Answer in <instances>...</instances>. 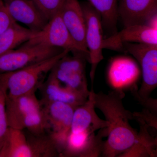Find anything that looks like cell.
Masks as SVG:
<instances>
[{
  "label": "cell",
  "mask_w": 157,
  "mask_h": 157,
  "mask_svg": "<svg viewBox=\"0 0 157 157\" xmlns=\"http://www.w3.org/2000/svg\"><path fill=\"white\" fill-rule=\"evenodd\" d=\"M91 90L95 107L101 110L109 124L101 156L122 157L139 139V133L129 122L135 119L134 113L126 109L123 104L124 92L112 90L107 94L95 93L93 88Z\"/></svg>",
  "instance_id": "cell-1"
},
{
  "label": "cell",
  "mask_w": 157,
  "mask_h": 157,
  "mask_svg": "<svg viewBox=\"0 0 157 157\" xmlns=\"http://www.w3.org/2000/svg\"><path fill=\"white\" fill-rule=\"evenodd\" d=\"M131 54L141 68L142 82L137 90L133 92L137 101L149 111H157L156 100L150 98L157 86V45L127 42L123 44L121 51Z\"/></svg>",
  "instance_id": "cell-2"
},
{
  "label": "cell",
  "mask_w": 157,
  "mask_h": 157,
  "mask_svg": "<svg viewBox=\"0 0 157 157\" xmlns=\"http://www.w3.org/2000/svg\"><path fill=\"white\" fill-rule=\"evenodd\" d=\"M70 52L64 50L36 63L12 72L0 73V80L6 86L7 96L15 97L36 92L41 85L39 82L42 75L50 72L59 60Z\"/></svg>",
  "instance_id": "cell-3"
},
{
  "label": "cell",
  "mask_w": 157,
  "mask_h": 157,
  "mask_svg": "<svg viewBox=\"0 0 157 157\" xmlns=\"http://www.w3.org/2000/svg\"><path fill=\"white\" fill-rule=\"evenodd\" d=\"M63 51L42 44L25 42L18 49L0 56V73L19 70L50 58Z\"/></svg>",
  "instance_id": "cell-4"
},
{
  "label": "cell",
  "mask_w": 157,
  "mask_h": 157,
  "mask_svg": "<svg viewBox=\"0 0 157 157\" xmlns=\"http://www.w3.org/2000/svg\"><path fill=\"white\" fill-rule=\"evenodd\" d=\"M26 42L69 50L73 54L84 56L90 62L88 57L78 48L70 36L60 12L49 19L42 29L36 32L33 36Z\"/></svg>",
  "instance_id": "cell-5"
},
{
  "label": "cell",
  "mask_w": 157,
  "mask_h": 157,
  "mask_svg": "<svg viewBox=\"0 0 157 157\" xmlns=\"http://www.w3.org/2000/svg\"><path fill=\"white\" fill-rule=\"evenodd\" d=\"M41 105L48 124V134L56 144L60 157L76 107L61 102H48Z\"/></svg>",
  "instance_id": "cell-6"
},
{
  "label": "cell",
  "mask_w": 157,
  "mask_h": 157,
  "mask_svg": "<svg viewBox=\"0 0 157 157\" xmlns=\"http://www.w3.org/2000/svg\"><path fill=\"white\" fill-rule=\"evenodd\" d=\"M86 23V43L91 64L90 77L93 86L96 69L98 64L104 59L101 43L103 31L101 15L90 4L81 5Z\"/></svg>",
  "instance_id": "cell-7"
},
{
  "label": "cell",
  "mask_w": 157,
  "mask_h": 157,
  "mask_svg": "<svg viewBox=\"0 0 157 157\" xmlns=\"http://www.w3.org/2000/svg\"><path fill=\"white\" fill-rule=\"evenodd\" d=\"M98 135L88 132L68 134L60 157L101 156L103 137L107 136L106 128L100 130Z\"/></svg>",
  "instance_id": "cell-8"
},
{
  "label": "cell",
  "mask_w": 157,
  "mask_h": 157,
  "mask_svg": "<svg viewBox=\"0 0 157 157\" xmlns=\"http://www.w3.org/2000/svg\"><path fill=\"white\" fill-rule=\"evenodd\" d=\"M140 74V68L133 59L118 57L110 63L107 71V81L113 90L124 92L137 90V82Z\"/></svg>",
  "instance_id": "cell-9"
},
{
  "label": "cell",
  "mask_w": 157,
  "mask_h": 157,
  "mask_svg": "<svg viewBox=\"0 0 157 157\" xmlns=\"http://www.w3.org/2000/svg\"><path fill=\"white\" fill-rule=\"evenodd\" d=\"M127 42L157 45V29L146 24L125 27L119 33L103 39L101 48L121 51L123 44Z\"/></svg>",
  "instance_id": "cell-10"
},
{
  "label": "cell",
  "mask_w": 157,
  "mask_h": 157,
  "mask_svg": "<svg viewBox=\"0 0 157 157\" xmlns=\"http://www.w3.org/2000/svg\"><path fill=\"white\" fill-rule=\"evenodd\" d=\"M59 12L70 36L90 59L86 43V23L81 5L78 0H66Z\"/></svg>",
  "instance_id": "cell-11"
},
{
  "label": "cell",
  "mask_w": 157,
  "mask_h": 157,
  "mask_svg": "<svg viewBox=\"0 0 157 157\" xmlns=\"http://www.w3.org/2000/svg\"><path fill=\"white\" fill-rule=\"evenodd\" d=\"M157 14V0H119L118 14L124 26L147 25Z\"/></svg>",
  "instance_id": "cell-12"
},
{
  "label": "cell",
  "mask_w": 157,
  "mask_h": 157,
  "mask_svg": "<svg viewBox=\"0 0 157 157\" xmlns=\"http://www.w3.org/2000/svg\"><path fill=\"white\" fill-rule=\"evenodd\" d=\"M2 1L11 18L32 30H40L48 22L32 0Z\"/></svg>",
  "instance_id": "cell-13"
},
{
  "label": "cell",
  "mask_w": 157,
  "mask_h": 157,
  "mask_svg": "<svg viewBox=\"0 0 157 157\" xmlns=\"http://www.w3.org/2000/svg\"><path fill=\"white\" fill-rule=\"evenodd\" d=\"M35 92L15 97L7 96L6 114L9 128L23 130V122L25 117L42 107Z\"/></svg>",
  "instance_id": "cell-14"
},
{
  "label": "cell",
  "mask_w": 157,
  "mask_h": 157,
  "mask_svg": "<svg viewBox=\"0 0 157 157\" xmlns=\"http://www.w3.org/2000/svg\"><path fill=\"white\" fill-rule=\"evenodd\" d=\"M41 104L61 102L77 107L84 104L88 98L64 86L51 73L47 80L40 85Z\"/></svg>",
  "instance_id": "cell-15"
},
{
  "label": "cell",
  "mask_w": 157,
  "mask_h": 157,
  "mask_svg": "<svg viewBox=\"0 0 157 157\" xmlns=\"http://www.w3.org/2000/svg\"><path fill=\"white\" fill-rule=\"evenodd\" d=\"M95 109L91 90L87 101L76 107L74 110L70 132L94 133L98 130L107 128L109 125L108 122L98 117Z\"/></svg>",
  "instance_id": "cell-16"
},
{
  "label": "cell",
  "mask_w": 157,
  "mask_h": 157,
  "mask_svg": "<svg viewBox=\"0 0 157 157\" xmlns=\"http://www.w3.org/2000/svg\"><path fill=\"white\" fill-rule=\"evenodd\" d=\"M0 157H33L27 137L22 130L9 128Z\"/></svg>",
  "instance_id": "cell-17"
},
{
  "label": "cell",
  "mask_w": 157,
  "mask_h": 157,
  "mask_svg": "<svg viewBox=\"0 0 157 157\" xmlns=\"http://www.w3.org/2000/svg\"><path fill=\"white\" fill-rule=\"evenodd\" d=\"M36 32L14 23L0 34V56L27 42Z\"/></svg>",
  "instance_id": "cell-18"
},
{
  "label": "cell",
  "mask_w": 157,
  "mask_h": 157,
  "mask_svg": "<svg viewBox=\"0 0 157 157\" xmlns=\"http://www.w3.org/2000/svg\"><path fill=\"white\" fill-rule=\"evenodd\" d=\"M101 15L102 26L110 31L111 35L117 33L118 14L117 0H87Z\"/></svg>",
  "instance_id": "cell-19"
},
{
  "label": "cell",
  "mask_w": 157,
  "mask_h": 157,
  "mask_svg": "<svg viewBox=\"0 0 157 157\" xmlns=\"http://www.w3.org/2000/svg\"><path fill=\"white\" fill-rule=\"evenodd\" d=\"M50 72L64 86L88 98L90 91L88 89L85 72L67 73L52 68Z\"/></svg>",
  "instance_id": "cell-20"
},
{
  "label": "cell",
  "mask_w": 157,
  "mask_h": 157,
  "mask_svg": "<svg viewBox=\"0 0 157 157\" xmlns=\"http://www.w3.org/2000/svg\"><path fill=\"white\" fill-rule=\"evenodd\" d=\"M27 137L33 157H60L58 149L49 134H31L30 136Z\"/></svg>",
  "instance_id": "cell-21"
},
{
  "label": "cell",
  "mask_w": 157,
  "mask_h": 157,
  "mask_svg": "<svg viewBox=\"0 0 157 157\" xmlns=\"http://www.w3.org/2000/svg\"><path fill=\"white\" fill-rule=\"evenodd\" d=\"M23 128L27 129L31 134L39 135L48 131V125L42 106L40 109L31 113L25 119Z\"/></svg>",
  "instance_id": "cell-22"
},
{
  "label": "cell",
  "mask_w": 157,
  "mask_h": 157,
  "mask_svg": "<svg viewBox=\"0 0 157 157\" xmlns=\"http://www.w3.org/2000/svg\"><path fill=\"white\" fill-rule=\"evenodd\" d=\"M7 96V88L0 80V150L6 140L9 128L6 114Z\"/></svg>",
  "instance_id": "cell-23"
},
{
  "label": "cell",
  "mask_w": 157,
  "mask_h": 157,
  "mask_svg": "<svg viewBox=\"0 0 157 157\" xmlns=\"http://www.w3.org/2000/svg\"><path fill=\"white\" fill-rule=\"evenodd\" d=\"M48 20L59 12L66 0H32Z\"/></svg>",
  "instance_id": "cell-24"
},
{
  "label": "cell",
  "mask_w": 157,
  "mask_h": 157,
  "mask_svg": "<svg viewBox=\"0 0 157 157\" xmlns=\"http://www.w3.org/2000/svg\"><path fill=\"white\" fill-rule=\"evenodd\" d=\"M15 22L8 12L2 0H0V34Z\"/></svg>",
  "instance_id": "cell-25"
}]
</instances>
